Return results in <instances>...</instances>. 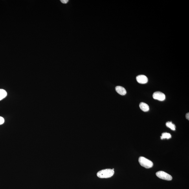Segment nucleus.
<instances>
[{"mask_svg":"<svg viewBox=\"0 0 189 189\" xmlns=\"http://www.w3.org/2000/svg\"><path fill=\"white\" fill-rule=\"evenodd\" d=\"M114 174V171L113 169H107L99 171L97 175L101 178H107L113 176Z\"/></svg>","mask_w":189,"mask_h":189,"instance_id":"obj_1","label":"nucleus"},{"mask_svg":"<svg viewBox=\"0 0 189 189\" xmlns=\"http://www.w3.org/2000/svg\"><path fill=\"white\" fill-rule=\"evenodd\" d=\"M138 161L140 165L146 168H150L153 166L152 162L144 157H140Z\"/></svg>","mask_w":189,"mask_h":189,"instance_id":"obj_2","label":"nucleus"},{"mask_svg":"<svg viewBox=\"0 0 189 189\" xmlns=\"http://www.w3.org/2000/svg\"><path fill=\"white\" fill-rule=\"evenodd\" d=\"M157 176L159 178L166 180V181H171L172 179V176L168 174V173L162 171H159L156 173Z\"/></svg>","mask_w":189,"mask_h":189,"instance_id":"obj_3","label":"nucleus"},{"mask_svg":"<svg viewBox=\"0 0 189 189\" xmlns=\"http://www.w3.org/2000/svg\"><path fill=\"white\" fill-rule=\"evenodd\" d=\"M153 98L155 100L160 101H163L165 100V95L161 92L156 91L153 93Z\"/></svg>","mask_w":189,"mask_h":189,"instance_id":"obj_4","label":"nucleus"},{"mask_svg":"<svg viewBox=\"0 0 189 189\" xmlns=\"http://www.w3.org/2000/svg\"><path fill=\"white\" fill-rule=\"evenodd\" d=\"M136 80L137 82L140 84H145L148 82V81L147 77L143 75L138 76L136 77Z\"/></svg>","mask_w":189,"mask_h":189,"instance_id":"obj_5","label":"nucleus"},{"mask_svg":"<svg viewBox=\"0 0 189 189\" xmlns=\"http://www.w3.org/2000/svg\"><path fill=\"white\" fill-rule=\"evenodd\" d=\"M116 91L117 93L121 95H125L127 94L126 89L124 87L120 86H117L115 88Z\"/></svg>","mask_w":189,"mask_h":189,"instance_id":"obj_6","label":"nucleus"},{"mask_svg":"<svg viewBox=\"0 0 189 189\" xmlns=\"http://www.w3.org/2000/svg\"><path fill=\"white\" fill-rule=\"evenodd\" d=\"M139 107L143 111L147 112L149 111V107L148 104L144 102H141L139 104Z\"/></svg>","mask_w":189,"mask_h":189,"instance_id":"obj_7","label":"nucleus"},{"mask_svg":"<svg viewBox=\"0 0 189 189\" xmlns=\"http://www.w3.org/2000/svg\"><path fill=\"white\" fill-rule=\"evenodd\" d=\"M7 95V92L5 90L0 89V101L3 99Z\"/></svg>","mask_w":189,"mask_h":189,"instance_id":"obj_8","label":"nucleus"},{"mask_svg":"<svg viewBox=\"0 0 189 189\" xmlns=\"http://www.w3.org/2000/svg\"><path fill=\"white\" fill-rule=\"evenodd\" d=\"M171 135L170 133H164L162 134V136L160 137L161 139H169L171 138Z\"/></svg>","mask_w":189,"mask_h":189,"instance_id":"obj_9","label":"nucleus"},{"mask_svg":"<svg viewBox=\"0 0 189 189\" xmlns=\"http://www.w3.org/2000/svg\"><path fill=\"white\" fill-rule=\"evenodd\" d=\"M166 126L167 127L170 128L171 130L173 131L175 130L176 127L174 124L172 123L171 122H168L166 123Z\"/></svg>","mask_w":189,"mask_h":189,"instance_id":"obj_10","label":"nucleus"},{"mask_svg":"<svg viewBox=\"0 0 189 189\" xmlns=\"http://www.w3.org/2000/svg\"><path fill=\"white\" fill-rule=\"evenodd\" d=\"M4 121H5V120H4V118L0 116V125L3 124Z\"/></svg>","mask_w":189,"mask_h":189,"instance_id":"obj_11","label":"nucleus"},{"mask_svg":"<svg viewBox=\"0 0 189 189\" xmlns=\"http://www.w3.org/2000/svg\"><path fill=\"white\" fill-rule=\"evenodd\" d=\"M61 3H62L63 4H67L68 2H69V1H68V0H61Z\"/></svg>","mask_w":189,"mask_h":189,"instance_id":"obj_12","label":"nucleus"},{"mask_svg":"<svg viewBox=\"0 0 189 189\" xmlns=\"http://www.w3.org/2000/svg\"><path fill=\"white\" fill-rule=\"evenodd\" d=\"M186 118L187 119L189 120V113H188L186 114Z\"/></svg>","mask_w":189,"mask_h":189,"instance_id":"obj_13","label":"nucleus"}]
</instances>
